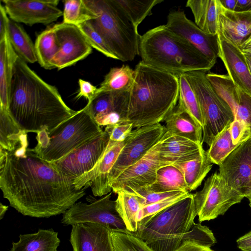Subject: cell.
<instances>
[{"label":"cell","instance_id":"cell-1","mask_svg":"<svg viewBox=\"0 0 251 251\" xmlns=\"http://www.w3.org/2000/svg\"><path fill=\"white\" fill-rule=\"evenodd\" d=\"M24 132L14 149L0 147V188L10 205L24 216L49 218L64 214L85 195L52 162L28 148Z\"/></svg>","mask_w":251,"mask_h":251},{"label":"cell","instance_id":"cell-2","mask_svg":"<svg viewBox=\"0 0 251 251\" xmlns=\"http://www.w3.org/2000/svg\"><path fill=\"white\" fill-rule=\"evenodd\" d=\"M8 111L25 132L50 131L76 113L64 102L57 88L43 80L19 57L15 63Z\"/></svg>","mask_w":251,"mask_h":251},{"label":"cell","instance_id":"cell-3","mask_svg":"<svg viewBox=\"0 0 251 251\" xmlns=\"http://www.w3.org/2000/svg\"><path fill=\"white\" fill-rule=\"evenodd\" d=\"M134 70V80L129 91L127 121L133 127L164 121L176 105L179 95L177 75L140 61Z\"/></svg>","mask_w":251,"mask_h":251},{"label":"cell","instance_id":"cell-4","mask_svg":"<svg viewBox=\"0 0 251 251\" xmlns=\"http://www.w3.org/2000/svg\"><path fill=\"white\" fill-rule=\"evenodd\" d=\"M139 55L146 64L175 75L192 71L206 73L214 65L165 25L154 27L140 36Z\"/></svg>","mask_w":251,"mask_h":251},{"label":"cell","instance_id":"cell-5","mask_svg":"<svg viewBox=\"0 0 251 251\" xmlns=\"http://www.w3.org/2000/svg\"><path fill=\"white\" fill-rule=\"evenodd\" d=\"M196 216L193 194L189 193L139 222L137 231L129 232L145 242L153 251H175L183 242L185 234L195 224Z\"/></svg>","mask_w":251,"mask_h":251},{"label":"cell","instance_id":"cell-6","mask_svg":"<svg viewBox=\"0 0 251 251\" xmlns=\"http://www.w3.org/2000/svg\"><path fill=\"white\" fill-rule=\"evenodd\" d=\"M97 15L91 20L108 46L122 61L133 60L139 55L140 35L115 0H84Z\"/></svg>","mask_w":251,"mask_h":251},{"label":"cell","instance_id":"cell-7","mask_svg":"<svg viewBox=\"0 0 251 251\" xmlns=\"http://www.w3.org/2000/svg\"><path fill=\"white\" fill-rule=\"evenodd\" d=\"M103 132L85 106L52 130L36 133L33 150L43 159L54 162Z\"/></svg>","mask_w":251,"mask_h":251},{"label":"cell","instance_id":"cell-8","mask_svg":"<svg viewBox=\"0 0 251 251\" xmlns=\"http://www.w3.org/2000/svg\"><path fill=\"white\" fill-rule=\"evenodd\" d=\"M205 72L184 73L198 100L203 121V142L209 146L214 138L234 120L232 110L219 95Z\"/></svg>","mask_w":251,"mask_h":251},{"label":"cell","instance_id":"cell-9","mask_svg":"<svg viewBox=\"0 0 251 251\" xmlns=\"http://www.w3.org/2000/svg\"><path fill=\"white\" fill-rule=\"evenodd\" d=\"M199 221L215 219L223 215L245 196L229 186L217 171L205 181L202 189L193 194Z\"/></svg>","mask_w":251,"mask_h":251},{"label":"cell","instance_id":"cell-10","mask_svg":"<svg viewBox=\"0 0 251 251\" xmlns=\"http://www.w3.org/2000/svg\"><path fill=\"white\" fill-rule=\"evenodd\" d=\"M166 131L165 126L159 123L137 127L131 131L125 140V145L110 172L109 183L111 187L114 179L126 169L142 159Z\"/></svg>","mask_w":251,"mask_h":251},{"label":"cell","instance_id":"cell-11","mask_svg":"<svg viewBox=\"0 0 251 251\" xmlns=\"http://www.w3.org/2000/svg\"><path fill=\"white\" fill-rule=\"evenodd\" d=\"M112 192L87 204L75 202L64 214L61 222L64 225L91 222L102 225L111 229L125 230L124 222L116 209V202L111 200Z\"/></svg>","mask_w":251,"mask_h":251},{"label":"cell","instance_id":"cell-12","mask_svg":"<svg viewBox=\"0 0 251 251\" xmlns=\"http://www.w3.org/2000/svg\"><path fill=\"white\" fill-rule=\"evenodd\" d=\"M109 141V135L104 130L100 135L52 163L59 171L74 182L92 170L102 157Z\"/></svg>","mask_w":251,"mask_h":251},{"label":"cell","instance_id":"cell-13","mask_svg":"<svg viewBox=\"0 0 251 251\" xmlns=\"http://www.w3.org/2000/svg\"><path fill=\"white\" fill-rule=\"evenodd\" d=\"M165 26L172 32L183 38L215 64L219 57L218 35L206 33L188 19L183 11L169 13Z\"/></svg>","mask_w":251,"mask_h":251},{"label":"cell","instance_id":"cell-14","mask_svg":"<svg viewBox=\"0 0 251 251\" xmlns=\"http://www.w3.org/2000/svg\"><path fill=\"white\" fill-rule=\"evenodd\" d=\"M219 174L246 197L251 193V137L239 144L219 165Z\"/></svg>","mask_w":251,"mask_h":251},{"label":"cell","instance_id":"cell-15","mask_svg":"<svg viewBox=\"0 0 251 251\" xmlns=\"http://www.w3.org/2000/svg\"><path fill=\"white\" fill-rule=\"evenodd\" d=\"M52 27L59 45L52 61L54 68L61 70L72 66L91 53L92 48L77 26L62 22Z\"/></svg>","mask_w":251,"mask_h":251},{"label":"cell","instance_id":"cell-16","mask_svg":"<svg viewBox=\"0 0 251 251\" xmlns=\"http://www.w3.org/2000/svg\"><path fill=\"white\" fill-rule=\"evenodd\" d=\"M1 2L10 20L30 26L48 25L63 15V11L57 7L59 2L57 0H1Z\"/></svg>","mask_w":251,"mask_h":251},{"label":"cell","instance_id":"cell-17","mask_svg":"<svg viewBox=\"0 0 251 251\" xmlns=\"http://www.w3.org/2000/svg\"><path fill=\"white\" fill-rule=\"evenodd\" d=\"M124 145L125 141L116 142L110 140L102 157L92 170L75 180V187L81 189L90 186L95 197H101L110 193L112 188L109 183V176Z\"/></svg>","mask_w":251,"mask_h":251},{"label":"cell","instance_id":"cell-18","mask_svg":"<svg viewBox=\"0 0 251 251\" xmlns=\"http://www.w3.org/2000/svg\"><path fill=\"white\" fill-rule=\"evenodd\" d=\"M129 91L102 92L85 107L100 126L127 121Z\"/></svg>","mask_w":251,"mask_h":251},{"label":"cell","instance_id":"cell-19","mask_svg":"<svg viewBox=\"0 0 251 251\" xmlns=\"http://www.w3.org/2000/svg\"><path fill=\"white\" fill-rule=\"evenodd\" d=\"M160 167L157 154L152 149L139 161L124 170L112 182L113 192L148 187L155 180Z\"/></svg>","mask_w":251,"mask_h":251},{"label":"cell","instance_id":"cell-20","mask_svg":"<svg viewBox=\"0 0 251 251\" xmlns=\"http://www.w3.org/2000/svg\"><path fill=\"white\" fill-rule=\"evenodd\" d=\"M161 166L194 159L205 152L202 145L166 131L152 147Z\"/></svg>","mask_w":251,"mask_h":251},{"label":"cell","instance_id":"cell-21","mask_svg":"<svg viewBox=\"0 0 251 251\" xmlns=\"http://www.w3.org/2000/svg\"><path fill=\"white\" fill-rule=\"evenodd\" d=\"M111 231L102 225L91 222L72 226L70 241L73 251H114Z\"/></svg>","mask_w":251,"mask_h":251},{"label":"cell","instance_id":"cell-22","mask_svg":"<svg viewBox=\"0 0 251 251\" xmlns=\"http://www.w3.org/2000/svg\"><path fill=\"white\" fill-rule=\"evenodd\" d=\"M219 57L224 63L228 75L240 89L251 96V74L244 54L238 46L217 34Z\"/></svg>","mask_w":251,"mask_h":251},{"label":"cell","instance_id":"cell-23","mask_svg":"<svg viewBox=\"0 0 251 251\" xmlns=\"http://www.w3.org/2000/svg\"><path fill=\"white\" fill-rule=\"evenodd\" d=\"M216 0L217 34L238 46L251 33V11L229 10Z\"/></svg>","mask_w":251,"mask_h":251},{"label":"cell","instance_id":"cell-24","mask_svg":"<svg viewBox=\"0 0 251 251\" xmlns=\"http://www.w3.org/2000/svg\"><path fill=\"white\" fill-rule=\"evenodd\" d=\"M164 122L165 126L169 132L202 145V126L177 103Z\"/></svg>","mask_w":251,"mask_h":251},{"label":"cell","instance_id":"cell-25","mask_svg":"<svg viewBox=\"0 0 251 251\" xmlns=\"http://www.w3.org/2000/svg\"><path fill=\"white\" fill-rule=\"evenodd\" d=\"M18 57L10 43L8 32L0 39V106L8 107L14 68Z\"/></svg>","mask_w":251,"mask_h":251},{"label":"cell","instance_id":"cell-26","mask_svg":"<svg viewBox=\"0 0 251 251\" xmlns=\"http://www.w3.org/2000/svg\"><path fill=\"white\" fill-rule=\"evenodd\" d=\"M17 242H12L10 251H58V232L52 229H39L37 232L20 234Z\"/></svg>","mask_w":251,"mask_h":251},{"label":"cell","instance_id":"cell-27","mask_svg":"<svg viewBox=\"0 0 251 251\" xmlns=\"http://www.w3.org/2000/svg\"><path fill=\"white\" fill-rule=\"evenodd\" d=\"M146 188L154 192H188L183 174L176 165L159 167L155 181Z\"/></svg>","mask_w":251,"mask_h":251},{"label":"cell","instance_id":"cell-28","mask_svg":"<svg viewBox=\"0 0 251 251\" xmlns=\"http://www.w3.org/2000/svg\"><path fill=\"white\" fill-rule=\"evenodd\" d=\"M186 6L191 10L199 28L206 33L217 34L216 0H188Z\"/></svg>","mask_w":251,"mask_h":251},{"label":"cell","instance_id":"cell-29","mask_svg":"<svg viewBox=\"0 0 251 251\" xmlns=\"http://www.w3.org/2000/svg\"><path fill=\"white\" fill-rule=\"evenodd\" d=\"M117 195V211L124 222L126 229L135 232L138 229L137 215L143 207V201L139 196L130 193L120 191Z\"/></svg>","mask_w":251,"mask_h":251},{"label":"cell","instance_id":"cell-30","mask_svg":"<svg viewBox=\"0 0 251 251\" xmlns=\"http://www.w3.org/2000/svg\"><path fill=\"white\" fill-rule=\"evenodd\" d=\"M174 165L181 170L188 192L196 190L201 185L213 166L206 151L194 159Z\"/></svg>","mask_w":251,"mask_h":251},{"label":"cell","instance_id":"cell-31","mask_svg":"<svg viewBox=\"0 0 251 251\" xmlns=\"http://www.w3.org/2000/svg\"><path fill=\"white\" fill-rule=\"evenodd\" d=\"M8 36L13 49L20 58L26 63L38 62L35 44L25 30L18 23L10 19Z\"/></svg>","mask_w":251,"mask_h":251},{"label":"cell","instance_id":"cell-32","mask_svg":"<svg viewBox=\"0 0 251 251\" xmlns=\"http://www.w3.org/2000/svg\"><path fill=\"white\" fill-rule=\"evenodd\" d=\"M38 62L47 70L54 69L52 61L56 55L59 45L52 26L39 34L35 42Z\"/></svg>","mask_w":251,"mask_h":251},{"label":"cell","instance_id":"cell-33","mask_svg":"<svg viewBox=\"0 0 251 251\" xmlns=\"http://www.w3.org/2000/svg\"><path fill=\"white\" fill-rule=\"evenodd\" d=\"M134 70L128 65L111 68L100 84V92L129 91L134 82Z\"/></svg>","mask_w":251,"mask_h":251},{"label":"cell","instance_id":"cell-34","mask_svg":"<svg viewBox=\"0 0 251 251\" xmlns=\"http://www.w3.org/2000/svg\"><path fill=\"white\" fill-rule=\"evenodd\" d=\"M179 95L177 104L203 127V121L196 94L184 74L177 75Z\"/></svg>","mask_w":251,"mask_h":251},{"label":"cell","instance_id":"cell-35","mask_svg":"<svg viewBox=\"0 0 251 251\" xmlns=\"http://www.w3.org/2000/svg\"><path fill=\"white\" fill-rule=\"evenodd\" d=\"M127 17L137 28L148 16L152 14L153 7L163 0H115Z\"/></svg>","mask_w":251,"mask_h":251},{"label":"cell","instance_id":"cell-36","mask_svg":"<svg viewBox=\"0 0 251 251\" xmlns=\"http://www.w3.org/2000/svg\"><path fill=\"white\" fill-rule=\"evenodd\" d=\"M226 126L213 139L206 155L212 164L219 165L223 160L238 145L233 144L229 130Z\"/></svg>","mask_w":251,"mask_h":251},{"label":"cell","instance_id":"cell-37","mask_svg":"<svg viewBox=\"0 0 251 251\" xmlns=\"http://www.w3.org/2000/svg\"><path fill=\"white\" fill-rule=\"evenodd\" d=\"M63 17V23L78 26L96 18L97 15L88 7L84 0H68L64 1Z\"/></svg>","mask_w":251,"mask_h":251},{"label":"cell","instance_id":"cell-38","mask_svg":"<svg viewBox=\"0 0 251 251\" xmlns=\"http://www.w3.org/2000/svg\"><path fill=\"white\" fill-rule=\"evenodd\" d=\"M114 251H153L143 240L126 229H111Z\"/></svg>","mask_w":251,"mask_h":251},{"label":"cell","instance_id":"cell-39","mask_svg":"<svg viewBox=\"0 0 251 251\" xmlns=\"http://www.w3.org/2000/svg\"><path fill=\"white\" fill-rule=\"evenodd\" d=\"M229 106L234 120L244 121L251 130V96L239 88L231 98Z\"/></svg>","mask_w":251,"mask_h":251},{"label":"cell","instance_id":"cell-40","mask_svg":"<svg viewBox=\"0 0 251 251\" xmlns=\"http://www.w3.org/2000/svg\"><path fill=\"white\" fill-rule=\"evenodd\" d=\"M77 26L92 48L108 57L117 59L102 36L95 29L90 21L85 22Z\"/></svg>","mask_w":251,"mask_h":251},{"label":"cell","instance_id":"cell-41","mask_svg":"<svg viewBox=\"0 0 251 251\" xmlns=\"http://www.w3.org/2000/svg\"><path fill=\"white\" fill-rule=\"evenodd\" d=\"M183 241H193L209 248L216 243L212 231L206 226H202L201 224H195L191 230L185 234Z\"/></svg>","mask_w":251,"mask_h":251},{"label":"cell","instance_id":"cell-42","mask_svg":"<svg viewBox=\"0 0 251 251\" xmlns=\"http://www.w3.org/2000/svg\"><path fill=\"white\" fill-rule=\"evenodd\" d=\"M189 193V192H185L142 207L137 215L138 224L175 203L187 196Z\"/></svg>","mask_w":251,"mask_h":251},{"label":"cell","instance_id":"cell-43","mask_svg":"<svg viewBox=\"0 0 251 251\" xmlns=\"http://www.w3.org/2000/svg\"><path fill=\"white\" fill-rule=\"evenodd\" d=\"M124 192L132 193L141 197L143 201L144 206L157 202L174 196L187 192L184 191L154 192L149 190L146 187L129 189Z\"/></svg>","mask_w":251,"mask_h":251},{"label":"cell","instance_id":"cell-44","mask_svg":"<svg viewBox=\"0 0 251 251\" xmlns=\"http://www.w3.org/2000/svg\"><path fill=\"white\" fill-rule=\"evenodd\" d=\"M133 128V124L126 121L108 125L104 130L109 135L110 140L123 142L130 134Z\"/></svg>","mask_w":251,"mask_h":251},{"label":"cell","instance_id":"cell-45","mask_svg":"<svg viewBox=\"0 0 251 251\" xmlns=\"http://www.w3.org/2000/svg\"><path fill=\"white\" fill-rule=\"evenodd\" d=\"M229 130L232 143L239 145L251 137L250 126L244 121L234 120L229 126Z\"/></svg>","mask_w":251,"mask_h":251},{"label":"cell","instance_id":"cell-46","mask_svg":"<svg viewBox=\"0 0 251 251\" xmlns=\"http://www.w3.org/2000/svg\"><path fill=\"white\" fill-rule=\"evenodd\" d=\"M78 84L79 91L75 98L79 99L82 97H84L88 100L87 104L90 103L100 93L99 88L92 85L89 81L79 79Z\"/></svg>","mask_w":251,"mask_h":251},{"label":"cell","instance_id":"cell-47","mask_svg":"<svg viewBox=\"0 0 251 251\" xmlns=\"http://www.w3.org/2000/svg\"><path fill=\"white\" fill-rule=\"evenodd\" d=\"M10 19L6 12L4 6L0 3V39L8 32Z\"/></svg>","mask_w":251,"mask_h":251},{"label":"cell","instance_id":"cell-48","mask_svg":"<svg viewBox=\"0 0 251 251\" xmlns=\"http://www.w3.org/2000/svg\"><path fill=\"white\" fill-rule=\"evenodd\" d=\"M210 248L201 246L196 242L185 241L175 251H209Z\"/></svg>","mask_w":251,"mask_h":251},{"label":"cell","instance_id":"cell-49","mask_svg":"<svg viewBox=\"0 0 251 251\" xmlns=\"http://www.w3.org/2000/svg\"><path fill=\"white\" fill-rule=\"evenodd\" d=\"M236 242L242 251H251V231L238 238Z\"/></svg>","mask_w":251,"mask_h":251},{"label":"cell","instance_id":"cell-50","mask_svg":"<svg viewBox=\"0 0 251 251\" xmlns=\"http://www.w3.org/2000/svg\"><path fill=\"white\" fill-rule=\"evenodd\" d=\"M238 48L244 55L251 56V33L238 46Z\"/></svg>","mask_w":251,"mask_h":251},{"label":"cell","instance_id":"cell-51","mask_svg":"<svg viewBox=\"0 0 251 251\" xmlns=\"http://www.w3.org/2000/svg\"><path fill=\"white\" fill-rule=\"evenodd\" d=\"M251 11V0H237L235 11Z\"/></svg>","mask_w":251,"mask_h":251},{"label":"cell","instance_id":"cell-52","mask_svg":"<svg viewBox=\"0 0 251 251\" xmlns=\"http://www.w3.org/2000/svg\"><path fill=\"white\" fill-rule=\"evenodd\" d=\"M218 1L225 8L235 11L237 0H218Z\"/></svg>","mask_w":251,"mask_h":251},{"label":"cell","instance_id":"cell-53","mask_svg":"<svg viewBox=\"0 0 251 251\" xmlns=\"http://www.w3.org/2000/svg\"><path fill=\"white\" fill-rule=\"evenodd\" d=\"M8 207L7 206L2 204L1 203L0 204V219H2L8 210Z\"/></svg>","mask_w":251,"mask_h":251},{"label":"cell","instance_id":"cell-54","mask_svg":"<svg viewBox=\"0 0 251 251\" xmlns=\"http://www.w3.org/2000/svg\"><path fill=\"white\" fill-rule=\"evenodd\" d=\"M248 65V67L251 74V56L248 55H244Z\"/></svg>","mask_w":251,"mask_h":251},{"label":"cell","instance_id":"cell-55","mask_svg":"<svg viewBox=\"0 0 251 251\" xmlns=\"http://www.w3.org/2000/svg\"><path fill=\"white\" fill-rule=\"evenodd\" d=\"M245 198H247L248 199L249 201V206L251 209V193L247 195Z\"/></svg>","mask_w":251,"mask_h":251},{"label":"cell","instance_id":"cell-56","mask_svg":"<svg viewBox=\"0 0 251 251\" xmlns=\"http://www.w3.org/2000/svg\"><path fill=\"white\" fill-rule=\"evenodd\" d=\"M209 251H214L213 250H212L211 249Z\"/></svg>","mask_w":251,"mask_h":251}]
</instances>
